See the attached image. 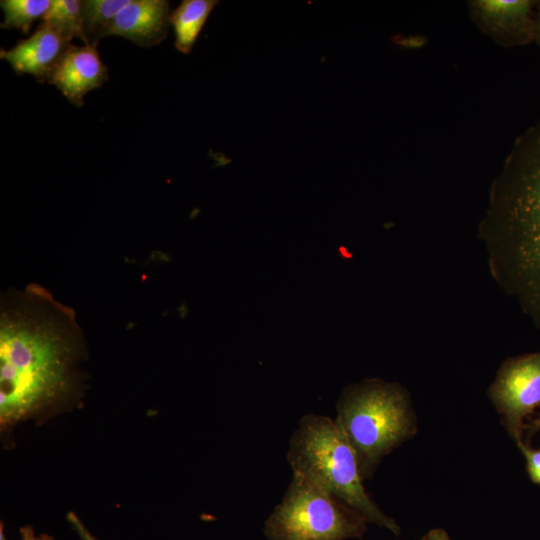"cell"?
<instances>
[{
	"instance_id": "30bf717a",
	"label": "cell",
	"mask_w": 540,
	"mask_h": 540,
	"mask_svg": "<svg viewBox=\"0 0 540 540\" xmlns=\"http://www.w3.org/2000/svg\"><path fill=\"white\" fill-rule=\"evenodd\" d=\"M167 0H130L114 19L108 36H120L140 47H152L167 36L170 22Z\"/></svg>"
},
{
	"instance_id": "4fadbf2b",
	"label": "cell",
	"mask_w": 540,
	"mask_h": 540,
	"mask_svg": "<svg viewBox=\"0 0 540 540\" xmlns=\"http://www.w3.org/2000/svg\"><path fill=\"white\" fill-rule=\"evenodd\" d=\"M42 22L56 29L67 41L71 42L73 38H79L85 44L81 1L52 0Z\"/></svg>"
},
{
	"instance_id": "8992f818",
	"label": "cell",
	"mask_w": 540,
	"mask_h": 540,
	"mask_svg": "<svg viewBox=\"0 0 540 540\" xmlns=\"http://www.w3.org/2000/svg\"><path fill=\"white\" fill-rule=\"evenodd\" d=\"M490 396L510 435L516 441L521 440L525 418L540 406V351L505 363Z\"/></svg>"
},
{
	"instance_id": "ffe728a7",
	"label": "cell",
	"mask_w": 540,
	"mask_h": 540,
	"mask_svg": "<svg viewBox=\"0 0 540 540\" xmlns=\"http://www.w3.org/2000/svg\"><path fill=\"white\" fill-rule=\"evenodd\" d=\"M538 429H540V414L538 415L536 419L532 421L529 431L535 432Z\"/></svg>"
},
{
	"instance_id": "ac0fdd59",
	"label": "cell",
	"mask_w": 540,
	"mask_h": 540,
	"mask_svg": "<svg viewBox=\"0 0 540 540\" xmlns=\"http://www.w3.org/2000/svg\"><path fill=\"white\" fill-rule=\"evenodd\" d=\"M423 540H450L448 535L440 529L430 531Z\"/></svg>"
},
{
	"instance_id": "7c38bea8",
	"label": "cell",
	"mask_w": 540,
	"mask_h": 540,
	"mask_svg": "<svg viewBox=\"0 0 540 540\" xmlns=\"http://www.w3.org/2000/svg\"><path fill=\"white\" fill-rule=\"evenodd\" d=\"M130 0H82L81 13L86 45H97L107 37L119 12Z\"/></svg>"
},
{
	"instance_id": "7a4b0ae2",
	"label": "cell",
	"mask_w": 540,
	"mask_h": 540,
	"mask_svg": "<svg viewBox=\"0 0 540 540\" xmlns=\"http://www.w3.org/2000/svg\"><path fill=\"white\" fill-rule=\"evenodd\" d=\"M480 232L496 279L540 325V120L493 181Z\"/></svg>"
},
{
	"instance_id": "277c9868",
	"label": "cell",
	"mask_w": 540,
	"mask_h": 540,
	"mask_svg": "<svg viewBox=\"0 0 540 540\" xmlns=\"http://www.w3.org/2000/svg\"><path fill=\"white\" fill-rule=\"evenodd\" d=\"M336 423L358 459L363 479L412 431L407 398L395 385L369 380L345 389L337 403Z\"/></svg>"
},
{
	"instance_id": "9c48e42d",
	"label": "cell",
	"mask_w": 540,
	"mask_h": 540,
	"mask_svg": "<svg viewBox=\"0 0 540 540\" xmlns=\"http://www.w3.org/2000/svg\"><path fill=\"white\" fill-rule=\"evenodd\" d=\"M70 44L56 29L41 22L28 38L19 40L11 49H1L0 57L17 75L30 74L43 83Z\"/></svg>"
},
{
	"instance_id": "6da1fadb",
	"label": "cell",
	"mask_w": 540,
	"mask_h": 540,
	"mask_svg": "<svg viewBox=\"0 0 540 540\" xmlns=\"http://www.w3.org/2000/svg\"><path fill=\"white\" fill-rule=\"evenodd\" d=\"M87 358L75 313L37 284L0 303V438L13 448L22 422L44 424L83 405Z\"/></svg>"
},
{
	"instance_id": "9a60e30c",
	"label": "cell",
	"mask_w": 540,
	"mask_h": 540,
	"mask_svg": "<svg viewBox=\"0 0 540 540\" xmlns=\"http://www.w3.org/2000/svg\"><path fill=\"white\" fill-rule=\"evenodd\" d=\"M518 447L521 450L527 466V472L530 479L540 484V449H532L527 446L522 440L517 441Z\"/></svg>"
},
{
	"instance_id": "5bb4252c",
	"label": "cell",
	"mask_w": 540,
	"mask_h": 540,
	"mask_svg": "<svg viewBox=\"0 0 540 540\" xmlns=\"http://www.w3.org/2000/svg\"><path fill=\"white\" fill-rule=\"evenodd\" d=\"M51 5L50 0H2L4 19L1 28H15L28 34L32 23L43 18Z\"/></svg>"
},
{
	"instance_id": "ba28073f",
	"label": "cell",
	"mask_w": 540,
	"mask_h": 540,
	"mask_svg": "<svg viewBox=\"0 0 540 540\" xmlns=\"http://www.w3.org/2000/svg\"><path fill=\"white\" fill-rule=\"evenodd\" d=\"M108 69L102 62L97 45L68 46L51 72L48 81L77 107L84 96L108 81Z\"/></svg>"
},
{
	"instance_id": "3957f363",
	"label": "cell",
	"mask_w": 540,
	"mask_h": 540,
	"mask_svg": "<svg viewBox=\"0 0 540 540\" xmlns=\"http://www.w3.org/2000/svg\"><path fill=\"white\" fill-rule=\"evenodd\" d=\"M287 460L294 473L309 479L367 521L398 532L396 523L370 499L355 451L336 421L307 414L293 432Z\"/></svg>"
},
{
	"instance_id": "d6986e66",
	"label": "cell",
	"mask_w": 540,
	"mask_h": 540,
	"mask_svg": "<svg viewBox=\"0 0 540 540\" xmlns=\"http://www.w3.org/2000/svg\"><path fill=\"white\" fill-rule=\"evenodd\" d=\"M533 40H535L540 45V10L535 16Z\"/></svg>"
},
{
	"instance_id": "2e32d148",
	"label": "cell",
	"mask_w": 540,
	"mask_h": 540,
	"mask_svg": "<svg viewBox=\"0 0 540 540\" xmlns=\"http://www.w3.org/2000/svg\"><path fill=\"white\" fill-rule=\"evenodd\" d=\"M66 518L81 540H97L74 512L69 511Z\"/></svg>"
},
{
	"instance_id": "5b68a950",
	"label": "cell",
	"mask_w": 540,
	"mask_h": 540,
	"mask_svg": "<svg viewBox=\"0 0 540 540\" xmlns=\"http://www.w3.org/2000/svg\"><path fill=\"white\" fill-rule=\"evenodd\" d=\"M366 519L330 493L294 473L265 524L270 540H344L360 536Z\"/></svg>"
},
{
	"instance_id": "8fae6325",
	"label": "cell",
	"mask_w": 540,
	"mask_h": 540,
	"mask_svg": "<svg viewBox=\"0 0 540 540\" xmlns=\"http://www.w3.org/2000/svg\"><path fill=\"white\" fill-rule=\"evenodd\" d=\"M216 0H183L171 12L170 22L175 34V48L189 54L213 8Z\"/></svg>"
},
{
	"instance_id": "52a82bcc",
	"label": "cell",
	"mask_w": 540,
	"mask_h": 540,
	"mask_svg": "<svg viewBox=\"0 0 540 540\" xmlns=\"http://www.w3.org/2000/svg\"><path fill=\"white\" fill-rule=\"evenodd\" d=\"M468 14L481 32L502 46L534 38V2L529 0H471Z\"/></svg>"
},
{
	"instance_id": "e0dca14e",
	"label": "cell",
	"mask_w": 540,
	"mask_h": 540,
	"mask_svg": "<svg viewBox=\"0 0 540 540\" xmlns=\"http://www.w3.org/2000/svg\"><path fill=\"white\" fill-rule=\"evenodd\" d=\"M19 532L21 534V540H54L53 536L46 533L36 535L33 527L30 525L21 527Z\"/></svg>"
}]
</instances>
